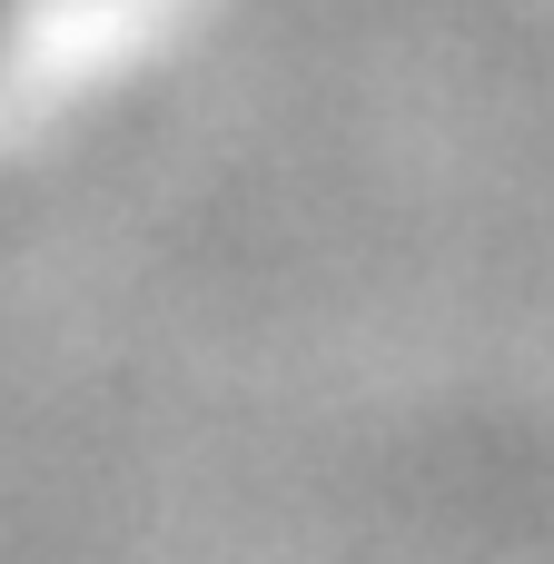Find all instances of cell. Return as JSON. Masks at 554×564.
Listing matches in <instances>:
<instances>
[{"instance_id":"obj_1","label":"cell","mask_w":554,"mask_h":564,"mask_svg":"<svg viewBox=\"0 0 554 564\" xmlns=\"http://www.w3.org/2000/svg\"><path fill=\"white\" fill-rule=\"evenodd\" d=\"M20 10H40V0H0V30H10V20H20Z\"/></svg>"}]
</instances>
